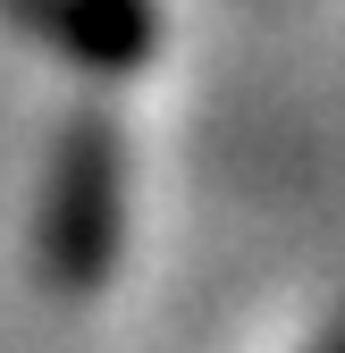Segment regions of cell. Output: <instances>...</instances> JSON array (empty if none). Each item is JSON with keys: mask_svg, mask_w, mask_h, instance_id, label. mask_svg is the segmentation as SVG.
Segmentation results:
<instances>
[{"mask_svg": "<svg viewBox=\"0 0 345 353\" xmlns=\"http://www.w3.org/2000/svg\"><path fill=\"white\" fill-rule=\"evenodd\" d=\"M51 261L59 278H101L110 270V244H118V152L110 135H76L59 160V194H51Z\"/></svg>", "mask_w": 345, "mask_h": 353, "instance_id": "cell-1", "label": "cell"}, {"mask_svg": "<svg viewBox=\"0 0 345 353\" xmlns=\"http://www.w3.org/2000/svg\"><path fill=\"white\" fill-rule=\"evenodd\" d=\"M337 353H345V345H337Z\"/></svg>", "mask_w": 345, "mask_h": 353, "instance_id": "cell-2", "label": "cell"}]
</instances>
